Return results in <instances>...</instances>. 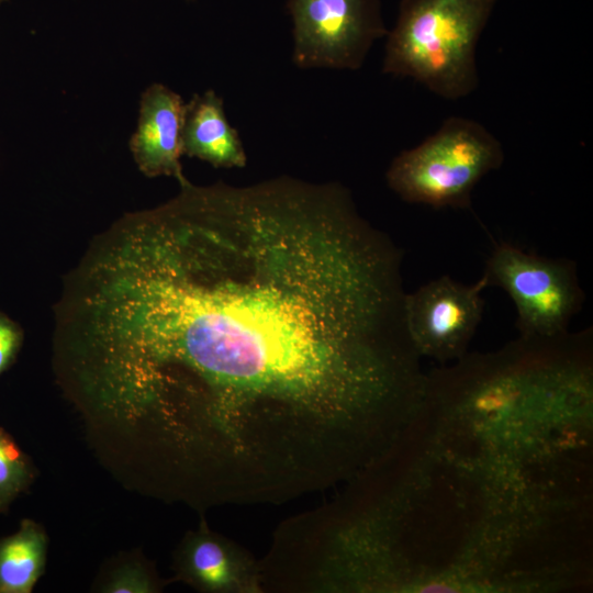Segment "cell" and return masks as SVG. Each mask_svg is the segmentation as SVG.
Returning <instances> with one entry per match:
<instances>
[{"label":"cell","instance_id":"obj_1","mask_svg":"<svg viewBox=\"0 0 593 593\" xmlns=\"http://www.w3.org/2000/svg\"><path fill=\"white\" fill-rule=\"evenodd\" d=\"M179 186L96 235L67 276L58 337L77 403L165 483L324 466L344 422L401 390V249L336 182Z\"/></svg>","mask_w":593,"mask_h":593},{"label":"cell","instance_id":"obj_2","mask_svg":"<svg viewBox=\"0 0 593 593\" xmlns=\"http://www.w3.org/2000/svg\"><path fill=\"white\" fill-rule=\"evenodd\" d=\"M497 0H401L382 71L456 101L479 86L477 45Z\"/></svg>","mask_w":593,"mask_h":593},{"label":"cell","instance_id":"obj_3","mask_svg":"<svg viewBox=\"0 0 593 593\" xmlns=\"http://www.w3.org/2000/svg\"><path fill=\"white\" fill-rule=\"evenodd\" d=\"M502 143L480 122L449 116L422 143L391 161L385 179L403 201L471 209L478 182L504 163Z\"/></svg>","mask_w":593,"mask_h":593},{"label":"cell","instance_id":"obj_4","mask_svg":"<svg viewBox=\"0 0 593 593\" xmlns=\"http://www.w3.org/2000/svg\"><path fill=\"white\" fill-rule=\"evenodd\" d=\"M482 277L488 288H501L512 299L524 337L567 333L585 300L573 260L539 256L503 240L494 242Z\"/></svg>","mask_w":593,"mask_h":593},{"label":"cell","instance_id":"obj_5","mask_svg":"<svg viewBox=\"0 0 593 593\" xmlns=\"http://www.w3.org/2000/svg\"><path fill=\"white\" fill-rule=\"evenodd\" d=\"M293 22L294 64L359 69L388 30L380 0H287Z\"/></svg>","mask_w":593,"mask_h":593},{"label":"cell","instance_id":"obj_6","mask_svg":"<svg viewBox=\"0 0 593 593\" xmlns=\"http://www.w3.org/2000/svg\"><path fill=\"white\" fill-rule=\"evenodd\" d=\"M485 288L483 277L463 284L444 275L406 292V327L417 353L440 361L462 359L483 316Z\"/></svg>","mask_w":593,"mask_h":593},{"label":"cell","instance_id":"obj_7","mask_svg":"<svg viewBox=\"0 0 593 593\" xmlns=\"http://www.w3.org/2000/svg\"><path fill=\"white\" fill-rule=\"evenodd\" d=\"M182 98L161 83H153L142 93L137 126L130 149L138 169L147 177L168 176L186 179L182 153Z\"/></svg>","mask_w":593,"mask_h":593},{"label":"cell","instance_id":"obj_8","mask_svg":"<svg viewBox=\"0 0 593 593\" xmlns=\"http://www.w3.org/2000/svg\"><path fill=\"white\" fill-rule=\"evenodd\" d=\"M182 153L214 167L242 168L247 156L225 114L223 100L213 90L195 93L184 104Z\"/></svg>","mask_w":593,"mask_h":593},{"label":"cell","instance_id":"obj_9","mask_svg":"<svg viewBox=\"0 0 593 593\" xmlns=\"http://www.w3.org/2000/svg\"><path fill=\"white\" fill-rule=\"evenodd\" d=\"M179 578L208 592L242 589L245 569L224 539L201 527L182 541L176 559Z\"/></svg>","mask_w":593,"mask_h":593},{"label":"cell","instance_id":"obj_10","mask_svg":"<svg viewBox=\"0 0 593 593\" xmlns=\"http://www.w3.org/2000/svg\"><path fill=\"white\" fill-rule=\"evenodd\" d=\"M48 537L30 518L0 538V593H31L45 571Z\"/></svg>","mask_w":593,"mask_h":593},{"label":"cell","instance_id":"obj_11","mask_svg":"<svg viewBox=\"0 0 593 593\" xmlns=\"http://www.w3.org/2000/svg\"><path fill=\"white\" fill-rule=\"evenodd\" d=\"M36 469L13 437L0 427V514L34 482Z\"/></svg>","mask_w":593,"mask_h":593},{"label":"cell","instance_id":"obj_12","mask_svg":"<svg viewBox=\"0 0 593 593\" xmlns=\"http://www.w3.org/2000/svg\"><path fill=\"white\" fill-rule=\"evenodd\" d=\"M96 588L102 593H153L159 586L147 563L137 555L127 553L110 563Z\"/></svg>","mask_w":593,"mask_h":593},{"label":"cell","instance_id":"obj_13","mask_svg":"<svg viewBox=\"0 0 593 593\" xmlns=\"http://www.w3.org/2000/svg\"><path fill=\"white\" fill-rule=\"evenodd\" d=\"M23 329L0 311V376L13 363L22 344Z\"/></svg>","mask_w":593,"mask_h":593},{"label":"cell","instance_id":"obj_14","mask_svg":"<svg viewBox=\"0 0 593 593\" xmlns=\"http://www.w3.org/2000/svg\"><path fill=\"white\" fill-rule=\"evenodd\" d=\"M4 1H5V0H0V4H1L2 2H4Z\"/></svg>","mask_w":593,"mask_h":593}]
</instances>
